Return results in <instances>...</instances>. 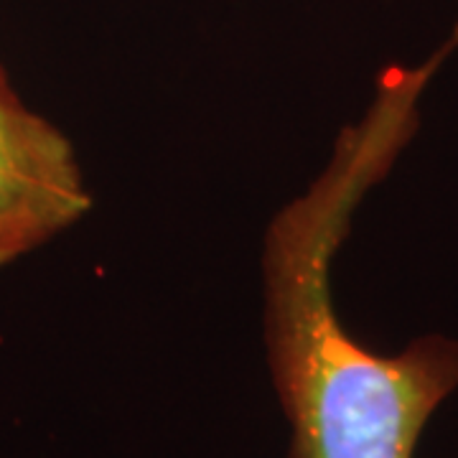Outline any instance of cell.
<instances>
[{
    "mask_svg": "<svg viewBox=\"0 0 458 458\" xmlns=\"http://www.w3.org/2000/svg\"><path fill=\"white\" fill-rule=\"evenodd\" d=\"M89 207L72 143L18 99L0 69V267L80 222Z\"/></svg>",
    "mask_w": 458,
    "mask_h": 458,
    "instance_id": "obj_2",
    "label": "cell"
},
{
    "mask_svg": "<svg viewBox=\"0 0 458 458\" xmlns=\"http://www.w3.org/2000/svg\"><path fill=\"white\" fill-rule=\"evenodd\" d=\"M412 131L415 99L379 87L327 171L267 232V352L291 458H412L430 415L458 390L456 339L426 334L397 354H377L342 327L328 285L352 212Z\"/></svg>",
    "mask_w": 458,
    "mask_h": 458,
    "instance_id": "obj_1",
    "label": "cell"
}]
</instances>
